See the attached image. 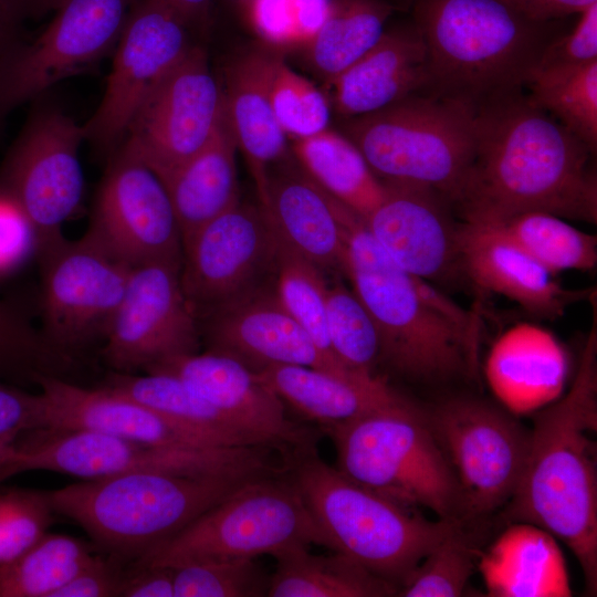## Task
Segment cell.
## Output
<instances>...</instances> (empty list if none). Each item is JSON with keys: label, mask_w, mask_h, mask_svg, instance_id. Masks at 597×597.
<instances>
[{"label": "cell", "mask_w": 597, "mask_h": 597, "mask_svg": "<svg viewBox=\"0 0 597 597\" xmlns=\"http://www.w3.org/2000/svg\"><path fill=\"white\" fill-rule=\"evenodd\" d=\"M474 156L453 210L492 222L527 211L597 222L595 153L519 91L474 111Z\"/></svg>", "instance_id": "obj_1"}, {"label": "cell", "mask_w": 597, "mask_h": 597, "mask_svg": "<svg viewBox=\"0 0 597 597\" xmlns=\"http://www.w3.org/2000/svg\"><path fill=\"white\" fill-rule=\"evenodd\" d=\"M597 332L588 333L567 394L534 417L519 484L506 503L512 522L533 524L577 558L587 593L597 591Z\"/></svg>", "instance_id": "obj_2"}, {"label": "cell", "mask_w": 597, "mask_h": 597, "mask_svg": "<svg viewBox=\"0 0 597 597\" xmlns=\"http://www.w3.org/2000/svg\"><path fill=\"white\" fill-rule=\"evenodd\" d=\"M331 197L345 235V276L375 322L380 362L416 381L474 375L479 337L443 313L447 295L401 269L363 218Z\"/></svg>", "instance_id": "obj_3"}, {"label": "cell", "mask_w": 597, "mask_h": 597, "mask_svg": "<svg viewBox=\"0 0 597 597\" xmlns=\"http://www.w3.org/2000/svg\"><path fill=\"white\" fill-rule=\"evenodd\" d=\"M411 19L427 45L423 91L479 107L525 90L562 20L538 22L502 0H412Z\"/></svg>", "instance_id": "obj_4"}, {"label": "cell", "mask_w": 597, "mask_h": 597, "mask_svg": "<svg viewBox=\"0 0 597 597\" xmlns=\"http://www.w3.org/2000/svg\"><path fill=\"white\" fill-rule=\"evenodd\" d=\"M287 479L296 488L329 547L400 587L425 556L461 525L431 521L347 478L316 446L293 451Z\"/></svg>", "instance_id": "obj_5"}, {"label": "cell", "mask_w": 597, "mask_h": 597, "mask_svg": "<svg viewBox=\"0 0 597 597\" xmlns=\"http://www.w3.org/2000/svg\"><path fill=\"white\" fill-rule=\"evenodd\" d=\"M256 476L130 472L45 492L55 513L107 554L134 562Z\"/></svg>", "instance_id": "obj_6"}, {"label": "cell", "mask_w": 597, "mask_h": 597, "mask_svg": "<svg viewBox=\"0 0 597 597\" xmlns=\"http://www.w3.org/2000/svg\"><path fill=\"white\" fill-rule=\"evenodd\" d=\"M337 469L356 483L411 510L462 520L460 488L426 419L409 400L324 431Z\"/></svg>", "instance_id": "obj_7"}, {"label": "cell", "mask_w": 597, "mask_h": 597, "mask_svg": "<svg viewBox=\"0 0 597 597\" xmlns=\"http://www.w3.org/2000/svg\"><path fill=\"white\" fill-rule=\"evenodd\" d=\"M344 135L385 185L430 188L452 206L474 156V111L428 93L346 118Z\"/></svg>", "instance_id": "obj_8"}, {"label": "cell", "mask_w": 597, "mask_h": 597, "mask_svg": "<svg viewBox=\"0 0 597 597\" xmlns=\"http://www.w3.org/2000/svg\"><path fill=\"white\" fill-rule=\"evenodd\" d=\"M313 544L331 548L285 473L266 474L245 481L133 563L175 567L197 559L274 556L294 545Z\"/></svg>", "instance_id": "obj_9"}, {"label": "cell", "mask_w": 597, "mask_h": 597, "mask_svg": "<svg viewBox=\"0 0 597 597\" xmlns=\"http://www.w3.org/2000/svg\"><path fill=\"white\" fill-rule=\"evenodd\" d=\"M50 434L18 443L0 468V483L24 471L45 470L83 480L130 472L181 475H262L285 470V453L272 446L224 448H165L100 431L45 430Z\"/></svg>", "instance_id": "obj_10"}, {"label": "cell", "mask_w": 597, "mask_h": 597, "mask_svg": "<svg viewBox=\"0 0 597 597\" xmlns=\"http://www.w3.org/2000/svg\"><path fill=\"white\" fill-rule=\"evenodd\" d=\"M84 140L83 125L57 107L39 105L0 166V197L30 224L38 255L64 239L63 224L81 207Z\"/></svg>", "instance_id": "obj_11"}, {"label": "cell", "mask_w": 597, "mask_h": 597, "mask_svg": "<svg viewBox=\"0 0 597 597\" xmlns=\"http://www.w3.org/2000/svg\"><path fill=\"white\" fill-rule=\"evenodd\" d=\"M426 419L459 484L462 519L504 506L521 479L530 430L504 409L474 397L450 398Z\"/></svg>", "instance_id": "obj_12"}, {"label": "cell", "mask_w": 597, "mask_h": 597, "mask_svg": "<svg viewBox=\"0 0 597 597\" xmlns=\"http://www.w3.org/2000/svg\"><path fill=\"white\" fill-rule=\"evenodd\" d=\"M134 0H61L46 28L0 54V126L21 105L114 52Z\"/></svg>", "instance_id": "obj_13"}, {"label": "cell", "mask_w": 597, "mask_h": 597, "mask_svg": "<svg viewBox=\"0 0 597 597\" xmlns=\"http://www.w3.org/2000/svg\"><path fill=\"white\" fill-rule=\"evenodd\" d=\"M42 274V335L62 355L107 327L125 293L132 268L109 252L90 231L61 240L39 254Z\"/></svg>", "instance_id": "obj_14"}, {"label": "cell", "mask_w": 597, "mask_h": 597, "mask_svg": "<svg viewBox=\"0 0 597 597\" xmlns=\"http://www.w3.org/2000/svg\"><path fill=\"white\" fill-rule=\"evenodd\" d=\"M182 248L180 282L198 320L274 283L277 238L260 205L239 200Z\"/></svg>", "instance_id": "obj_15"}, {"label": "cell", "mask_w": 597, "mask_h": 597, "mask_svg": "<svg viewBox=\"0 0 597 597\" xmlns=\"http://www.w3.org/2000/svg\"><path fill=\"white\" fill-rule=\"evenodd\" d=\"M191 30L159 0H134L118 42L104 95L83 124L85 140L112 155L142 104L193 45Z\"/></svg>", "instance_id": "obj_16"}, {"label": "cell", "mask_w": 597, "mask_h": 597, "mask_svg": "<svg viewBox=\"0 0 597 597\" xmlns=\"http://www.w3.org/2000/svg\"><path fill=\"white\" fill-rule=\"evenodd\" d=\"M223 115L222 85L193 44L142 104L121 145L161 178L212 139Z\"/></svg>", "instance_id": "obj_17"}, {"label": "cell", "mask_w": 597, "mask_h": 597, "mask_svg": "<svg viewBox=\"0 0 597 597\" xmlns=\"http://www.w3.org/2000/svg\"><path fill=\"white\" fill-rule=\"evenodd\" d=\"M115 256L136 266H181L182 237L160 177L121 145L111 156L88 230Z\"/></svg>", "instance_id": "obj_18"}, {"label": "cell", "mask_w": 597, "mask_h": 597, "mask_svg": "<svg viewBox=\"0 0 597 597\" xmlns=\"http://www.w3.org/2000/svg\"><path fill=\"white\" fill-rule=\"evenodd\" d=\"M103 356L117 373H134L199 352L198 316L180 282V265L132 268L123 298L105 334Z\"/></svg>", "instance_id": "obj_19"}, {"label": "cell", "mask_w": 597, "mask_h": 597, "mask_svg": "<svg viewBox=\"0 0 597 597\" xmlns=\"http://www.w3.org/2000/svg\"><path fill=\"white\" fill-rule=\"evenodd\" d=\"M199 326L207 350L232 357L253 373L301 365L345 378L366 375L338 373L284 307L274 283L200 317Z\"/></svg>", "instance_id": "obj_20"}, {"label": "cell", "mask_w": 597, "mask_h": 597, "mask_svg": "<svg viewBox=\"0 0 597 597\" xmlns=\"http://www.w3.org/2000/svg\"><path fill=\"white\" fill-rule=\"evenodd\" d=\"M383 201L363 219L386 253L405 271L428 282L462 276L458 222L451 203L422 186L386 185Z\"/></svg>", "instance_id": "obj_21"}, {"label": "cell", "mask_w": 597, "mask_h": 597, "mask_svg": "<svg viewBox=\"0 0 597 597\" xmlns=\"http://www.w3.org/2000/svg\"><path fill=\"white\" fill-rule=\"evenodd\" d=\"M147 371L176 376L268 443L292 452L316 446L315 430L291 420L284 402L240 362L206 350L163 360Z\"/></svg>", "instance_id": "obj_22"}, {"label": "cell", "mask_w": 597, "mask_h": 597, "mask_svg": "<svg viewBox=\"0 0 597 597\" xmlns=\"http://www.w3.org/2000/svg\"><path fill=\"white\" fill-rule=\"evenodd\" d=\"M46 404L45 430L86 429L165 448H224L216 437L107 387L85 388L55 375L36 379Z\"/></svg>", "instance_id": "obj_23"}, {"label": "cell", "mask_w": 597, "mask_h": 597, "mask_svg": "<svg viewBox=\"0 0 597 597\" xmlns=\"http://www.w3.org/2000/svg\"><path fill=\"white\" fill-rule=\"evenodd\" d=\"M457 241L463 279L533 316L555 320L572 304L589 298L587 290L563 287L555 274L491 226L460 220Z\"/></svg>", "instance_id": "obj_24"}, {"label": "cell", "mask_w": 597, "mask_h": 597, "mask_svg": "<svg viewBox=\"0 0 597 597\" xmlns=\"http://www.w3.org/2000/svg\"><path fill=\"white\" fill-rule=\"evenodd\" d=\"M289 158L270 170L259 200L277 239L323 272L346 275V242L332 198Z\"/></svg>", "instance_id": "obj_25"}, {"label": "cell", "mask_w": 597, "mask_h": 597, "mask_svg": "<svg viewBox=\"0 0 597 597\" xmlns=\"http://www.w3.org/2000/svg\"><path fill=\"white\" fill-rule=\"evenodd\" d=\"M428 82L427 45L410 19L387 28L369 51L328 85L335 111L352 118L421 93Z\"/></svg>", "instance_id": "obj_26"}, {"label": "cell", "mask_w": 597, "mask_h": 597, "mask_svg": "<svg viewBox=\"0 0 597 597\" xmlns=\"http://www.w3.org/2000/svg\"><path fill=\"white\" fill-rule=\"evenodd\" d=\"M255 374L284 405L323 432L408 400L378 375L345 378L301 365H273Z\"/></svg>", "instance_id": "obj_27"}, {"label": "cell", "mask_w": 597, "mask_h": 597, "mask_svg": "<svg viewBox=\"0 0 597 597\" xmlns=\"http://www.w3.org/2000/svg\"><path fill=\"white\" fill-rule=\"evenodd\" d=\"M271 55L255 51L241 56L228 67L222 86L227 121L247 159L259 200L264 196L271 166L287 158V137L269 97Z\"/></svg>", "instance_id": "obj_28"}, {"label": "cell", "mask_w": 597, "mask_h": 597, "mask_svg": "<svg viewBox=\"0 0 597 597\" xmlns=\"http://www.w3.org/2000/svg\"><path fill=\"white\" fill-rule=\"evenodd\" d=\"M556 538L533 524L513 522L481 556L490 596H570L568 575Z\"/></svg>", "instance_id": "obj_29"}, {"label": "cell", "mask_w": 597, "mask_h": 597, "mask_svg": "<svg viewBox=\"0 0 597 597\" xmlns=\"http://www.w3.org/2000/svg\"><path fill=\"white\" fill-rule=\"evenodd\" d=\"M237 142L226 112L212 139L163 180L180 227L182 245L203 224L239 200Z\"/></svg>", "instance_id": "obj_30"}, {"label": "cell", "mask_w": 597, "mask_h": 597, "mask_svg": "<svg viewBox=\"0 0 597 597\" xmlns=\"http://www.w3.org/2000/svg\"><path fill=\"white\" fill-rule=\"evenodd\" d=\"M567 359L547 332L520 326L494 346L489 376L494 391L510 408H535L553 398L563 386Z\"/></svg>", "instance_id": "obj_31"}, {"label": "cell", "mask_w": 597, "mask_h": 597, "mask_svg": "<svg viewBox=\"0 0 597 597\" xmlns=\"http://www.w3.org/2000/svg\"><path fill=\"white\" fill-rule=\"evenodd\" d=\"M268 597H386L399 587L343 553L315 555L307 545H294L273 556Z\"/></svg>", "instance_id": "obj_32"}, {"label": "cell", "mask_w": 597, "mask_h": 597, "mask_svg": "<svg viewBox=\"0 0 597 597\" xmlns=\"http://www.w3.org/2000/svg\"><path fill=\"white\" fill-rule=\"evenodd\" d=\"M105 387L205 431L227 447L272 446L174 375L161 371H147L144 375L116 371Z\"/></svg>", "instance_id": "obj_33"}, {"label": "cell", "mask_w": 597, "mask_h": 597, "mask_svg": "<svg viewBox=\"0 0 597 597\" xmlns=\"http://www.w3.org/2000/svg\"><path fill=\"white\" fill-rule=\"evenodd\" d=\"M293 153L303 170L326 192L363 219L383 201L387 186L344 134L329 128L295 139Z\"/></svg>", "instance_id": "obj_34"}, {"label": "cell", "mask_w": 597, "mask_h": 597, "mask_svg": "<svg viewBox=\"0 0 597 597\" xmlns=\"http://www.w3.org/2000/svg\"><path fill=\"white\" fill-rule=\"evenodd\" d=\"M395 11L384 0H331L323 23L305 45L313 69L332 83L379 41Z\"/></svg>", "instance_id": "obj_35"}, {"label": "cell", "mask_w": 597, "mask_h": 597, "mask_svg": "<svg viewBox=\"0 0 597 597\" xmlns=\"http://www.w3.org/2000/svg\"><path fill=\"white\" fill-rule=\"evenodd\" d=\"M483 224L502 232L553 274L589 271L597 264L596 235L555 214L527 211Z\"/></svg>", "instance_id": "obj_36"}, {"label": "cell", "mask_w": 597, "mask_h": 597, "mask_svg": "<svg viewBox=\"0 0 597 597\" xmlns=\"http://www.w3.org/2000/svg\"><path fill=\"white\" fill-rule=\"evenodd\" d=\"M528 97L597 149V61L578 65L535 66L525 85Z\"/></svg>", "instance_id": "obj_37"}, {"label": "cell", "mask_w": 597, "mask_h": 597, "mask_svg": "<svg viewBox=\"0 0 597 597\" xmlns=\"http://www.w3.org/2000/svg\"><path fill=\"white\" fill-rule=\"evenodd\" d=\"M93 554L78 538L48 532L25 552L0 564V597H51Z\"/></svg>", "instance_id": "obj_38"}, {"label": "cell", "mask_w": 597, "mask_h": 597, "mask_svg": "<svg viewBox=\"0 0 597 597\" xmlns=\"http://www.w3.org/2000/svg\"><path fill=\"white\" fill-rule=\"evenodd\" d=\"M274 286L284 307L338 373L366 374L349 369L334 354L326 322L327 282L324 272L279 239Z\"/></svg>", "instance_id": "obj_39"}, {"label": "cell", "mask_w": 597, "mask_h": 597, "mask_svg": "<svg viewBox=\"0 0 597 597\" xmlns=\"http://www.w3.org/2000/svg\"><path fill=\"white\" fill-rule=\"evenodd\" d=\"M326 322L337 359L352 370L375 374L374 369L380 363L379 334L353 290L341 283H327Z\"/></svg>", "instance_id": "obj_40"}, {"label": "cell", "mask_w": 597, "mask_h": 597, "mask_svg": "<svg viewBox=\"0 0 597 597\" xmlns=\"http://www.w3.org/2000/svg\"><path fill=\"white\" fill-rule=\"evenodd\" d=\"M269 97L286 137L301 139L328 128L329 101L312 82L274 54L270 60Z\"/></svg>", "instance_id": "obj_41"}, {"label": "cell", "mask_w": 597, "mask_h": 597, "mask_svg": "<svg viewBox=\"0 0 597 597\" xmlns=\"http://www.w3.org/2000/svg\"><path fill=\"white\" fill-rule=\"evenodd\" d=\"M174 569L175 597H262L270 576L254 558H208Z\"/></svg>", "instance_id": "obj_42"}, {"label": "cell", "mask_w": 597, "mask_h": 597, "mask_svg": "<svg viewBox=\"0 0 597 597\" xmlns=\"http://www.w3.org/2000/svg\"><path fill=\"white\" fill-rule=\"evenodd\" d=\"M474 553L461 525L430 551L398 591L402 597L462 596L474 567Z\"/></svg>", "instance_id": "obj_43"}, {"label": "cell", "mask_w": 597, "mask_h": 597, "mask_svg": "<svg viewBox=\"0 0 597 597\" xmlns=\"http://www.w3.org/2000/svg\"><path fill=\"white\" fill-rule=\"evenodd\" d=\"M46 492L12 488L0 493V564L34 545L53 522Z\"/></svg>", "instance_id": "obj_44"}, {"label": "cell", "mask_w": 597, "mask_h": 597, "mask_svg": "<svg viewBox=\"0 0 597 597\" xmlns=\"http://www.w3.org/2000/svg\"><path fill=\"white\" fill-rule=\"evenodd\" d=\"M331 0H256L249 21L263 40L272 45H303L323 23Z\"/></svg>", "instance_id": "obj_45"}, {"label": "cell", "mask_w": 597, "mask_h": 597, "mask_svg": "<svg viewBox=\"0 0 597 597\" xmlns=\"http://www.w3.org/2000/svg\"><path fill=\"white\" fill-rule=\"evenodd\" d=\"M46 429V404L42 392L0 379V439L17 440L25 432Z\"/></svg>", "instance_id": "obj_46"}, {"label": "cell", "mask_w": 597, "mask_h": 597, "mask_svg": "<svg viewBox=\"0 0 597 597\" xmlns=\"http://www.w3.org/2000/svg\"><path fill=\"white\" fill-rule=\"evenodd\" d=\"M597 61V2L578 14L572 30L561 33L543 51L536 66L578 65Z\"/></svg>", "instance_id": "obj_47"}, {"label": "cell", "mask_w": 597, "mask_h": 597, "mask_svg": "<svg viewBox=\"0 0 597 597\" xmlns=\"http://www.w3.org/2000/svg\"><path fill=\"white\" fill-rule=\"evenodd\" d=\"M123 559L108 554H93L88 562L51 597L119 596L126 568Z\"/></svg>", "instance_id": "obj_48"}, {"label": "cell", "mask_w": 597, "mask_h": 597, "mask_svg": "<svg viewBox=\"0 0 597 597\" xmlns=\"http://www.w3.org/2000/svg\"><path fill=\"white\" fill-rule=\"evenodd\" d=\"M33 251L36 252L33 231L12 205L9 213H0V275L15 269Z\"/></svg>", "instance_id": "obj_49"}, {"label": "cell", "mask_w": 597, "mask_h": 597, "mask_svg": "<svg viewBox=\"0 0 597 597\" xmlns=\"http://www.w3.org/2000/svg\"><path fill=\"white\" fill-rule=\"evenodd\" d=\"M119 597H175L174 569L133 563L126 568Z\"/></svg>", "instance_id": "obj_50"}, {"label": "cell", "mask_w": 597, "mask_h": 597, "mask_svg": "<svg viewBox=\"0 0 597 597\" xmlns=\"http://www.w3.org/2000/svg\"><path fill=\"white\" fill-rule=\"evenodd\" d=\"M526 18L549 22L579 14L597 0H502Z\"/></svg>", "instance_id": "obj_51"}, {"label": "cell", "mask_w": 597, "mask_h": 597, "mask_svg": "<svg viewBox=\"0 0 597 597\" xmlns=\"http://www.w3.org/2000/svg\"><path fill=\"white\" fill-rule=\"evenodd\" d=\"M175 11L190 28L200 29L208 24L214 0H159Z\"/></svg>", "instance_id": "obj_52"}, {"label": "cell", "mask_w": 597, "mask_h": 597, "mask_svg": "<svg viewBox=\"0 0 597 597\" xmlns=\"http://www.w3.org/2000/svg\"><path fill=\"white\" fill-rule=\"evenodd\" d=\"M61 0H0V4L21 23L54 11Z\"/></svg>", "instance_id": "obj_53"}, {"label": "cell", "mask_w": 597, "mask_h": 597, "mask_svg": "<svg viewBox=\"0 0 597 597\" xmlns=\"http://www.w3.org/2000/svg\"><path fill=\"white\" fill-rule=\"evenodd\" d=\"M21 24L0 4V54L22 39Z\"/></svg>", "instance_id": "obj_54"}, {"label": "cell", "mask_w": 597, "mask_h": 597, "mask_svg": "<svg viewBox=\"0 0 597 597\" xmlns=\"http://www.w3.org/2000/svg\"><path fill=\"white\" fill-rule=\"evenodd\" d=\"M17 440L0 439V468L15 453Z\"/></svg>", "instance_id": "obj_55"}, {"label": "cell", "mask_w": 597, "mask_h": 597, "mask_svg": "<svg viewBox=\"0 0 597 597\" xmlns=\"http://www.w3.org/2000/svg\"><path fill=\"white\" fill-rule=\"evenodd\" d=\"M256 0H224L227 4L238 10L247 20L250 18V12Z\"/></svg>", "instance_id": "obj_56"}, {"label": "cell", "mask_w": 597, "mask_h": 597, "mask_svg": "<svg viewBox=\"0 0 597 597\" xmlns=\"http://www.w3.org/2000/svg\"><path fill=\"white\" fill-rule=\"evenodd\" d=\"M389 3L396 11L397 10H410L412 0H384Z\"/></svg>", "instance_id": "obj_57"}]
</instances>
